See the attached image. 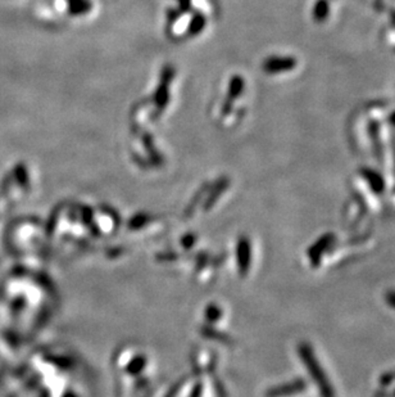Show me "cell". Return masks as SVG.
Segmentation results:
<instances>
[{
  "label": "cell",
  "instance_id": "obj_1",
  "mask_svg": "<svg viewBox=\"0 0 395 397\" xmlns=\"http://www.w3.org/2000/svg\"><path fill=\"white\" fill-rule=\"evenodd\" d=\"M301 354H302L303 361L307 365L309 373L313 377L315 382L318 386V390L321 392L322 397H335V392L332 390L330 383L327 381V378L325 376L322 369L318 365L316 360V356L313 354L311 346L301 347Z\"/></svg>",
  "mask_w": 395,
  "mask_h": 397
},
{
  "label": "cell",
  "instance_id": "obj_2",
  "mask_svg": "<svg viewBox=\"0 0 395 397\" xmlns=\"http://www.w3.org/2000/svg\"><path fill=\"white\" fill-rule=\"evenodd\" d=\"M332 240H334V236H331V234H327V236H325L322 238L317 240L316 243H315V246L312 247L308 252V257L311 259V261H312V264L316 265L317 261L320 260V257H321L323 251H325L327 247L330 246Z\"/></svg>",
  "mask_w": 395,
  "mask_h": 397
},
{
  "label": "cell",
  "instance_id": "obj_3",
  "mask_svg": "<svg viewBox=\"0 0 395 397\" xmlns=\"http://www.w3.org/2000/svg\"><path fill=\"white\" fill-rule=\"evenodd\" d=\"M387 300H388V303L393 306L395 309V293L394 292H391V293H388V296H387Z\"/></svg>",
  "mask_w": 395,
  "mask_h": 397
}]
</instances>
